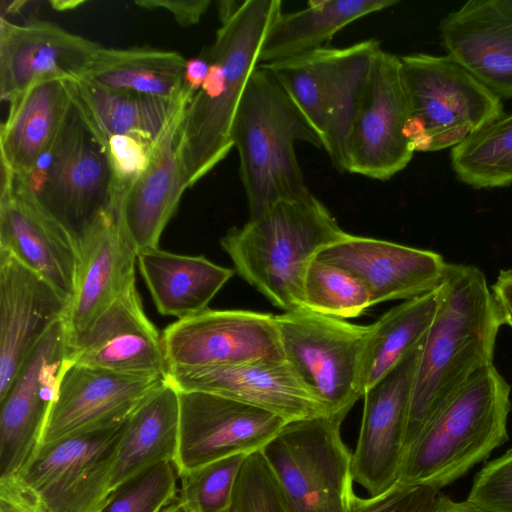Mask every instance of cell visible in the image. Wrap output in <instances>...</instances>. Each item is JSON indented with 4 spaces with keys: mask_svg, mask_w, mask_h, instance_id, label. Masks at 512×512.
<instances>
[{
    "mask_svg": "<svg viewBox=\"0 0 512 512\" xmlns=\"http://www.w3.org/2000/svg\"><path fill=\"white\" fill-rule=\"evenodd\" d=\"M77 242L75 288L63 317L68 343L82 334L136 280L138 254L120 227L114 202Z\"/></svg>",
    "mask_w": 512,
    "mask_h": 512,
    "instance_id": "cell-23",
    "label": "cell"
},
{
    "mask_svg": "<svg viewBox=\"0 0 512 512\" xmlns=\"http://www.w3.org/2000/svg\"><path fill=\"white\" fill-rule=\"evenodd\" d=\"M467 500L488 512H512V447L480 469Z\"/></svg>",
    "mask_w": 512,
    "mask_h": 512,
    "instance_id": "cell-39",
    "label": "cell"
},
{
    "mask_svg": "<svg viewBox=\"0 0 512 512\" xmlns=\"http://www.w3.org/2000/svg\"><path fill=\"white\" fill-rule=\"evenodd\" d=\"M491 292L502 325L512 328V269L499 272Z\"/></svg>",
    "mask_w": 512,
    "mask_h": 512,
    "instance_id": "cell-44",
    "label": "cell"
},
{
    "mask_svg": "<svg viewBox=\"0 0 512 512\" xmlns=\"http://www.w3.org/2000/svg\"><path fill=\"white\" fill-rule=\"evenodd\" d=\"M185 62L175 51L101 46L81 79L111 90L174 99L184 91Z\"/></svg>",
    "mask_w": 512,
    "mask_h": 512,
    "instance_id": "cell-32",
    "label": "cell"
},
{
    "mask_svg": "<svg viewBox=\"0 0 512 512\" xmlns=\"http://www.w3.org/2000/svg\"><path fill=\"white\" fill-rule=\"evenodd\" d=\"M137 262L157 311L178 320L208 309L234 274L232 269L204 256L180 255L160 248L140 252Z\"/></svg>",
    "mask_w": 512,
    "mask_h": 512,
    "instance_id": "cell-29",
    "label": "cell"
},
{
    "mask_svg": "<svg viewBox=\"0 0 512 512\" xmlns=\"http://www.w3.org/2000/svg\"><path fill=\"white\" fill-rule=\"evenodd\" d=\"M447 55L501 98H512V0H470L440 24Z\"/></svg>",
    "mask_w": 512,
    "mask_h": 512,
    "instance_id": "cell-26",
    "label": "cell"
},
{
    "mask_svg": "<svg viewBox=\"0 0 512 512\" xmlns=\"http://www.w3.org/2000/svg\"><path fill=\"white\" fill-rule=\"evenodd\" d=\"M151 144L131 135H115L108 139L104 150L113 178L114 191L125 190L146 170L150 160Z\"/></svg>",
    "mask_w": 512,
    "mask_h": 512,
    "instance_id": "cell-40",
    "label": "cell"
},
{
    "mask_svg": "<svg viewBox=\"0 0 512 512\" xmlns=\"http://www.w3.org/2000/svg\"><path fill=\"white\" fill-rule=\"evenodd\" d=\"M166 381V378L119 374L68 361L40 444L120 424Z\"/></svg>",
    "mask_w": 512,
    "mask_h": 512,
    "instance_id": "cell-18",
    "label": "cell"
},
{
    "mask_svg": "<svg viewBox=\"0 0 512 512\" xmlns=\"http://www.w3.org/2000/svg\"><path fill=\"white\" fill-rule=\"evenodd\" d=\"M185 102L150 145L146 170L129 187L115 191L120 227L137 254L159 248L163 230L176 212L187 188L178 155V132Z\"/></svg>",
    "mask_w": 512,
    "mask_h": 512,
    "instance_id": "cell-25",
    "label": "cell"
},
{
    "mask_svg": "<svg viewBox=\"0 0 512 512\" xmlns=\"http://www.w3.org/2000/svg\"><path fill=\"white\" fill-rule=\"evenodd\" d=\"M433 512H488L467 499L455 501L446 494L438 493Z\"/></svg>",
    "mask_w": 512,
    "mask_h": 512,
    "instance_id": "cell-46",
    "label": "cell"
},
{
    "mask_svg": "<svg viewBox=\"0 0 512 512\" xmlns=\"http://www.w3.org/2000/svg\"><path fill=\"white\" fill-rule=\"evenodd\" d=\"M248 455L222 458L179 476L177 498L186 512H232L236 482Z\"/></svg>",
    "mask_w": 512,
    "mask_h": 512,
    "instance_id": "cell-36",
    "label": "cell"
},
{
    "mask_svg": "<svg viewBox=\"0 0 512 512\" xmlns=\"http://www.w3.org/2000/svg\"><path fill=\"white\" fill-rule=\"evenodd\" d=\"M178 391L179 440L173 465L178 476L236 454L260 451L287 421L220 395Z\"/></svg>",
    "mask_w": 512,
    "mask_h": 512,
    "instance_id": "cell-13",
    "label": "cell"
},
{
    "mask_svg": "<svg viewBox=\"0 0 512 512\" xmlns=\"http://www.w3.org/2000/svg\"><path fill=\"white\" fill-rule=\"evenodd\" d=\"M510 395L493 364L473 374L409 446L396 484L440 491L487 459L508 440Z\"/></svg>",
    "mask_w": 512,
    "mask_h": 512,
    "instance_id": "cell-5",
    "label": "cell"
},
{
    "mask_svg": "<svg viewBox=\"0 0 512 512\" xmlns=\"http://www.w3.org/2000/svg\"><path fill=\"white\" fill-rule=\"evenodd\" d=\"M159 512H186L178 498L166 505Z\"/></svg>",
    "mask_w": 512,
    "mask_h": 512,
    "instance_id": "cell-50",
    "label": "cell"
},
{
    "mask_svg": "<svg viewBox=\"0 0 512 512\" xmlns=\"http://www.w3.org/2000/svg\"><path fill=\"white\" fill-rule=\"evenodd\" d=\"M415 152L455 147L501 118V99L450 56H401Z\"/></svg>",
    "mask_w": 512,
    "mask_h": 512,
    "instance_id": "cell-7",
    "label": "cell"
},
{
    "mask_svg": "<svg viewBox=\"0 0 512 512\" xmlns=\"http://www.w3.org/2000/svg\"><path fill=\"white\" fill-rule=\"evenodd\" d=\"M281 13L280 0H244L233 17L221 23L204 51L209 70L187 104L178 132V155L187 188L233 148L238 107L250 76L260 65L266 35Z\"/></svg>",
    "mask_w": 512,
    "mask_h": 512,
    "instance_id": "cell-2",
    "label": "cell"
},
{
    "mask_svg": "<svg viewBox=\"0 0 512 512\" xmlns=\"http://www.w3.org/2000/svg\"><path fill=\"white\" fill-rule=\"evenodd\" d=\"M398 3L397 0H310L303 9L282 12L266 35L260 64L323 48L350 23Z\"/></svg>",
    "mask_w": 512,
    "mask_h": 512,
    "instance_id": "cell-31",
    "label": "cell"
},
{
    "mask_svg": "<svg viewBox=\"0 0 512 512\" xmlns=\"http://www.w3.org/2000/svg\"><path fill=\"white\" fill-rule=\"evenodd\" d=\"M67 81L35 82L9 102L1 125V162L17 176L28 173L57 137L71 108Z\"/></svg>",
    "mask_w": 512,
    "mask_h": 512,
    "instance_id": "cell-28",
    "label": "cell"
},
{
    "mask_svg": "<svg viewBox=\"0 0 512 512\" xmlns=\"http://www.w3.org/2000/svg\"><path fill=\"white\" fill-rule=\"evenodd\" d=\"M83 3H84V1H76V0L60 1V0H56V1H51L50 5L55 10L66 11V10H71V9L77 8L78 6H80Z\"/></svg>",
    "mask_w": 512,
    "mask_h": 512,
    "instance_id": "cell-48",
    "label": "cell"
},
{
    "mask_svg": "<svg viewBox=\"0 0 512 512\" xmlns=\"http://www.w3.org/2000/svg\"><path fill=\"white\" fill-rule=\"evenodd\" d=\"M179 391H201L267 411L287 422L329 416L284 357L262 358L237 365L169 372Z\"/></svg>",
    "mask_w": 512,
    "mask_h": 512,
    "instance_id": "cell-21",
    "label": "cell"
},
{
    "mask_svg": "<svg viewBox=\"0 0 512 512\" xmlns=\"http://www.w3.org/2000/svg\"><path fill=\"white\" fill-rule=\"evenodd\" d=\"M135 4L145 9H163L174 17L181 26L197 24L207 11L210 0H138Z\"/></svg>",
    "mask_w": 512,
    "mask_h": 512,
    "instance_id": "cell-42",
    "label": "cell"
},
{
    "mask_svg": "<svg viewBox=\"0 0 512 512\" xmlns=\"http://www.w3.org/2000/svg\"><path fill=\"white\" fill-rule=\"evenodd\" d=\"M67 87L73 106L103 147L115 135L153 143L179 107L195 95L184 86L177 98H157L103 88L84 79L67 81Z\"/></svg>",
    "mask_w": 512,
    "mask_h": 512,
    "instance_id": "cell-27",
    "label": "cell"
},
{
    "mask_svg": "<svg viewBox=\"0 0 512 512\" xmlns=\"http://www.w3.org/2000/svg\"><path fill=\"white\" fill-rule=\"evenodd\" d=\"M346 234L310 192L284 200L221 238L235 271L284 312L306 309L303 285L318 253Z\"/></svg>",
    "mask_w": 512,
    "mask_h": 512,
    "instance_id": "cell-3",
    "label": "cell"
},
{
    "mask_svg": "<svg viewBox=\"0 0 512 512\" xmlns=\"http://www.w3.org/2000/svg\"><path fill=\"white\" fill-rule=\"evenodd\" d=\"M381 49L379 40L367 39L261 64L273 73L300 109L341 172L347 171L353 123L373 61Z\"/></svg>",
    "mask_w": 512,
    "mask_h": 512,
    "instance_id": "cell-6",
    "label": "cell"
},
{
    "mask_svg": "<svg viewBox=\"0 0 512 512\" xmlns=\"http://www.w3.org/2000/svg\"><path fill=\"white\" fill-rule=\"evenodd\" d=\"M15 176L77 241L115 199L104 147L73 104L54 142L28 173Z\"/></svg>",
    "mask_w": 512,
    "mask_h": 512,
    "instance_id": "cell-10",
    "label": "cell"
},
{
    "mask_svg": "<svg viewBox=\"0 0 512 512\" xmlns=\"http://www.w3.org/2000/svg\"><path fill=\"white\" fill-rule=\"evenodd\" d=\"M501 325L484 273L476 266L448 263L440 303L421 344L405 452L469 378L493 364Z\"/></svg>",
    "mask_w": 512,
    "mask_h": 512,
    "instance_id": "cell-1",
    "label": "cell"
},
{
    "mask_svg": "<svg viewBox=\"0 0 512 512\" xmlns=\"http://www.w3.org/2000/svg\"><path fill=\"white\" fill-rule=\"evenodd\" d=\"M275 321L287 363L329 416L343 421L364 395L371 324H352L308 309L277 314Z\"/></svg>",
    "mask_w": 512,
    "mask_h": 512,
    "instance_id": "cell-8",
    "label": "cell"
},
{
    "mask_svg": "<svg viewBox=\"0 0 512 512\" xmlns=\"http://www.w3.org/2000/svg\"><path fill=\"white\" fill-rule=\"evenodd\" d=\"M67 354L62 318L43 336L0 399V480L15 477L40 445Z\"/></svg>",
    "mask_w": 512,
    "mask_h": 512,
    "instance_id": "cell-15",
    "label": "cell"
},
{
    "mask_svg": "<svg viewBox=\"0 0 512 512\" xmlns=\"http://www.w3.org/2000/svg\"><path fill=\"white\" fill-rule=\"evenodd\" d=\"M0 512H48L22 485L11 477L0 480Z\"/></svg>",
    "mask_w": 512,
    "mask_h": 512,
    "instance_id": "cell-43",
    "label": "cell"
},
{
    "mask_svg": "<svg viewBox=\"0 0 512 512\" xmlns=\"http://www.w3.org/2000/svg\"><path fill=\"white\" fill-rule=\"evenodd\" d=\"M244 1L224 0L218 2V16L221 23L229 20L240 9Z\"/></svg>",
    "mask_w": 512,
    "mask_h": 512,
    "instance_id": "cell-47",
    "label": "cell"
},
{
    "mask_svg": "<svg viewBox=\"0 0 512 512\" xmlns=\"http://www.w3.org/2000/svg\"><path fill=\"white\" fill-rule=\"evenodd\" d=\"M178 440V391L167 380L127 419L112 467V490L155 465L173 463Z\"/></svg>",
    "mask_w": 512,
    "mask_h": 512,
    "instance_id": "cell-30",
    "label": "cell"
},
{
    "mask_svg": "<svg viewBox=\"0 0 512 512\" xmlns=\"http://www.w3.org/2000/svg\"><path fill=\"white\" fill-rule=\"evenodd\" d=\"M232 512H290L261 451L249 454L239 473Z\"/></svg>",
    "mask_w": 512,
    "mask_h": 512,
    "instance_id": "cell-38",
    "label": "cell"
},
{
    "mask_svg": "<svg viewBox=\"0 0 512 512\" xmlns=\"http://www.w3.org/2000/svg\"><path fill=\"white\" fill-rule=\"evenodd\" d=\"M451 166L456 177L476 189L512 184V112L453 147Z\"/></svg>",
    "mask_w": 512,
    "mask_h": 512,
    "instance_id": "cell-34",
    "label": "cell"
},
{
    "mask_svg": "<svg viewBox=\"0 0 512 512\" xmlns=\"http://www.w3.org/2000/svg\"><path fill=\"white\" fill-rule=\"evenodd\" d=\"M162 341L167 374L284 357L271 313L206 309L167 326Z\"/></svg>",
    "mask_w": 512,
    "mask_h": 512,
    "instance_id": "cell-14",
    "label": "cell"
},
{
    "mask_svg": "<svg viewBox=\"0 0 512 512\" xmlns=\"http://www.w3.org/2000/svg\"><path fill=\"white\" fill-rule=\"evenodd\" d=\"M438 493L427 485L395 484L376 496L360 498L355 495L352 512H433Z\"/></svg>",
    "mask_w": 512,
    "mask_h": 512,
    "instance_id": "cell-41",
    "label": "cell"
},
{
    "mask_svg": "<svg viewBox=\"0 0 512 512\" xmlns=\"http://www.w3.org/2000/svg\"><path fill=\"white\" fill-rule=\"evenodd\" d=\"M422 341L363 395L360 432L352 454V473L354 481L370 496L387 491L398 481Z\"/></svg>",
    "mask_w": 512,
    "mask_h": 512,
    "instance_id": "cell-16",
    "label": "cell"
},
{
    "mask_svg": "<svg viewBox=\"0 0 512 512\" xmlns=\"http://www.w3.org/2000/svg\"><path fill=\"white\" fill-rule=\"evenodd\" d=\"M69 362L138 377L167 379L162 335L131 282L82 334L68 343Z\"/></svg>",
    "mask_w": 512,
    "mask_h": 512,
    "instance_id": "cell-19",
    "label": "cell"
},
{
    "mask_svg": "<svg viewBox=\"0 0 512 512\" xmlns=\"http://www.w3.org/2000/svg\"><path fill=\"white\" fill-rule=\"evenodd\" d=\"M305 308L339 319L358 317L372 306L365 283L352 272L314 258L303 285Z\"/></svg>",
    "mask_w": 512,
    "mask_h": 512,
    "instance_id": "cell-35",
    "label": "cell"
},
{
    "mask_svg": "<svg viewBox=\"0 0 512 512\" xmlns=\"http://www.w3.org/2000/svg\"><path fill=\"white\" fill-rule=\"evenodd\" d=\"M68 303L40 275L0 251V399Z\"/></svg>",
    "mask_w": 512,
    "mask_h": 512,
    "instance_id": "cell-24",
    "label": "cell"
},
{
    "mask_svg": "<svg viewBox=\"0 0 512 512\" xmlns=\"http://www.w3.org/2000/svg\"><path fill=\"white\" fill-rule=\"evenodd\" d=\"M317 259L340 266L367 286L372 306L408 300L437 288L447 262L441 254L399 243L346 233Z\"/></svg>",
    "mask_w": 512,
    "mask_h": 512,
    "instance_id": "cell-22",
    "label": "cell"
},
{
    "mask_svg": "<svg viewBox=\"0 0 512 512\" xmlns=\"http://www.w3.org/2000/svg\"><path fill=\"white\" fill-rule=\"evenodd\" d=\"M126 421L40 444L14 478L48 512H97Z\"/></svg>",
    "mask_w": 512,
    "mask_h": 512,
    "instance_id": "cell-11",
    "label": "cell"
},
{
    "mask_svg": "<svg viewBox=\"0 0 512 512\" xmlns=\"http://www.w3.org/2000/svg\"><path fill=\"white\" fill-rule=\"evenodd\" d=\"M441 295L442 283L425 294L404 300L371 324L364 358V393L423 340Z\"/></svg>",
    "mask_w": 512,
    "mask_h": 512,
    "instance_id": "cell-33",
    "label": "cell"
},
{
    "mask_svg": "<svg viewBox=\"0 0 512 512\" xmlns=\"http://www.w3.org/2000/svg\"><path fill=\"white\" fill-rule=\"evenodd\" d=\"M0 251L40 275L70 301L78 266V242L7 167L1 169Z\"/></svg>",
    "mask_w": 512,
    "mask_h": 512,
    "instance_id": "cell-17",
    "label": "cell"
},
{
    "mask_svg": "<svg viewBox=\"0 0 512 512\" xmlns=\"http://www.w3.org/2000/svg\"><path fill=\"white\" fill-rule=\"evenodd\" d=\"M338 418L287 422L260 451L290 512H352V453Z\"/></svg>",
    "mask_w": 512,
    "mask_h": 512,
    "instance_id": "cell-9",
    "label": "cell"
},
{
    "mask_svg": "<svg viewBox=\"0 0 512 512\" xmlns=\"http://www.w3.org/2000/svg\"><path fill=\"white\" fill-rule=\"evenodd\" d=\"M410 120L401 58L381 49L353 123L347 172L385 181L405 169L415 153Z\"/></svg>",
    "mask_w": 512,
    "mask_h": 512,
    "instance_id": "cell-12",
    "label": "cell"
},
{
    "mask_svg": "<svg viewBox=\"0 0 512 512\" xmlns=\"http://www.w3.org/2000/svg\"><path fill=\"white\" fill-rule=\"evenodd\" d=\"M171 462L155 465L114 488L97 512H159L178 493Z\"/></svg>",
    "mask_w": 512,
    "mask_h": 512,
    "instance_id": "cell-37",
    "label": "cell"
},
{
    "mask_svg": "<svg viewBox=\"0 0 512 512\" xmlns=\"http://www.w3.org/2000/svg\"><path fill=\"white\" fill-rule=\"evenodd\" d=\"M249 219L310 192L299 164L298 141L322 142L273 73L259 65L242 96L232 131Z\"/></svg>",
    "mask_w": 512,
    "mask_h": 512,
    "instance_id": "cell-4",
    "label": "cell"
},
{
    "mask_svg": "<svg viewBox=\"0 0 512 512\" xmlns=\"http://www.w3.org/2000/svg\"><path fill=\"white\" fill-rule=\"evenodd\" d=\"M98 42L45 20L14 24L0 17V97L8 103L35 82L73 81L82 74Z\"/></svg>",
    "mask_w": 512,
    "mask_h": 512,
    "instance_id": "cell-20",
    "label": "cell"
},
{
    "mask_svg": "<svg viewBox=\"0 0 512 512\" xmlns=\"http://www.w3.org/2000/svg\"><path fill=\"white\" fill-rule=\"evenodd\" d=\"M5 5L2 4L1 9L2 11H5L6 13H17L22 7L26 4V1H11V2H5L2 1Z\"/></svg>",
    "mask_w": 512,
    "mask_h": 512,
    "instance_id": "cell-49",
    "label": "cell"
},
{
    "mask_svg": "<svg viewBox=\"0 0 512 512\" xmlns=\"http://www.w3.org/2000/svg\"><path fill=\"white\" fill-rule=\"evenodd\" d=\"M209 70V61L205 54L186 60L183 73L184 86L197 93Z\"/></svg>",
    "mask_w": 512,
    "mask_h": 512,
    "instance_id": "cell-45",
    "label": "cell"
}]
</instances>
